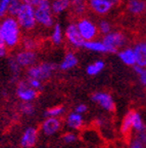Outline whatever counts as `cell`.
<instances>
[{"label":"cell","mask_w":146,"mask_h":148,"mask_svg":"<svg viewBox=\"0 0 146 148\" xmlns=\"http://www.w3.org/2000/svg\"><path fill=\"white\" fill-rule=\"evenodd\" d=\"M16 18L6 16L0 20V42L7 49H14L23 41V32Z\"/></svg>","instance_id":"cell-1"},{"label":"cell","mask_w":146,"mask_h":148,"mask_svg":"<svg viewBox=\"0 0 146 148\" xmlns=\"http://www.w3.org/2000/svg\"><path fill=\"white\" fill-rule=\"evenodd\" d=\"M35 16L37 25L44 29H51L55 25L50 0H43L38 6L35 7Z\"/></svg>","instance_id":"cell-2"},{"label":"cell","mask_w":146,"mask_h":148,"mask_svg":"<svg viewBox=\"0 0 146 148\" xmlns=\"http://www.w3.org/2000/svg\"><path fill=\"white\" fill-rule=\"evenodd\" d=\"M16 18L20 27L22 28V30L27 31V32L35 30L38 26L36 21V16H35V7L31 6V5L23 3L21 9L18 10V14L16 16Z\"/></svg>","instance_id":"cell-3"},{"label":"cell","mask_w":146,"mask_h":148,"mask_svg":"<svg viewBox=\"0 0 146 148\" xmlns=\"http://www.w3.org/2000/svg\"><path fill=\"white\" fill-rule=\"evenodd\" d=\"M76 25H77L78 30L80 32L84 41L95 40L97 38V36H98L99 32L97 24L94 21H92L90 18L82 16V18H78Z\"/></svg>","instance_id":"cell-4"},{"label":"cell","mask_w":146,"mask_h":148,"mask_svg":"<svg viewBox=\"0 0 146 148\" xmlns=\"http://www.w3.org/2000/svg\"><path fill=\"white\" fill-rule=\"evenodd\" d=\"M55 69H56V66L53 63L42 62L29 68L27 71V75L29 78H35L40 81H43L50 78Z\"/></svg>","instance_id":"cell-5"},{"label":"cell","mask_w":146,"mask_h":148,"mask_svg":"<svg viewBox=\"0 0 146 148\" xmlns=\"http://www.w3.org/2000/svg\"><path fill=\"white\" fill-rule=\"evenodd\" d=\"M104 43L107 53H114L120 51V49H122L127 42V37L122 31H114L112 30L110 34L102 36L101 39Z\"/></svg>","instance_id":"cell-6"},{"label":"cell","mask_w":146,"mask_h":148,"mask_svg":"<svg viewBox=\"0 0 146 148\" xmlns=\"http://www.w3.org/2000/svg\"><path fill=\"white\" fill-rule=\"evenodd\" d=\"M119 2L118 0H87V6L97 16H105Z\"/></svg>","instance_id":"cell-7"},{"label":"cell","mask_w":146,"mask_h":148,"mask_svg":"<svg viewBox=\"0 0 146 148\" xmlns=\"http://www.w3.org/2000/svg\"><path fill=\"white\" fill-rule=\"evenodd\" d=\"M38 95V90H34L27 80H22L18 83L16 86V96L24 103H31L36 99Z\"/></svg>","instance_id":"cell-8"},{"label":"cell","mask_w":146,"mask_h":148,"mask_svg":"<svg viewBox=\"0 0 146 148\" xmlns=\"http://www.w3.org/2000/svg\"><path fill=\"white\" fill-rule=\"evenodd\" d=\"M64 37L66 41L73 47L76 49H81L84 45V39L81 36L80 32L78 30L76 23H71L64 30Z\"/></svg>","instance_id":"cell-9"},{"label":"cell","mask_w":146,"mask_h":148,"mask_svg":"<svg viewBox=\"0 0 146 148\" xmlns=\"http://www.w3.org/2000/svg\"><path fill=\"white\" fill-rule=\"evenodd\" d=\"M14 60L16 61L22 68H29L36 65L37 62V53L35 51H28V49H21L16 53L14 57Z\"/></svg>","instance_id":"cell-10"},{"label":"cell","mask_w":146,"mask_h":148,"mask_svg":"<svg viewBox=\"0 0 146 148\" xmlns=\"http://www.w3.org/2000/svg\"><path fill=\"white\" fill-rule=\"evenodd\" d=\"M92 101L95 102L96 104L100 105L103 109L107 111H114L116 105H114V99L108 92H97L92 95Z\"/></svg>","instance_id":"cell-11"},{"label":"cell","mask_w":146,"mask_h":148,"mask_svg":"<svg viewBox=\"0 0 146 148\" xmlns=\"http://www.w3.org/2000/svg\"><path fill=\"white\" fill-rule=\"evenodd\" d=\"M62 127V120L58 117H47L41 125V131L46 136L56 134Z\"/></svg>","instance_id":"cell-12"},{"label":"cell","mask_w":146,"mask_h":148,"mask_svg":"<svg viewBox=\"0 0 146 148\" xmlns=\"http://www.w3.org/2000/svg\"><path fill=\"white\" fill-rule=\"evenodd\" d=\"M38 139V131L36 127H30L25 130L21 138V146L23 148H32Z\"/></svg>","instance_id":"cell-13"},{"label":"cell","mask_w":146,"mask_h":148,"mask_svg":"<svg viewBox=\"0 0 146 148\" xmlns=\"http://www.w3.org/2000/svg\"><path fill=\"white\" fill-rule=\"evenodd\" d=\"M136 56V65L146 68V40L139 41L133 46Z\"/></svg>","instance_id":"cell-14"},{"label":"cell","mask_w":146,"mask_h":148,"mask_svg":"<svg viewBox=\"0 0 146 148\" xmlns=\"http://www.w3.org/2000/svg\"><path fill=\"white\" fill-rule=\"evenodd\" d=\"M126 8L129 14L133 16H140L145 12L146 1L145 0H127Z\"/></svg>","instance_id":"cell-15"},{"label":"cell","mask_w":146,"mask_h":148,"mask_svg":"<svg viewBox=\"0 0 146 148\" xmlns=\"http://www.w3.org/2000/svg\"><path fill=\"white\" fill-rule=\"evenodd\" d=\"M78 62H79V60H78L77 55L73 51H68L60 62L59 69L62 71H69L77 66Z\"/></svg>","instance_id":"cell-16"},{"label":"cell","mask_w":146,"mask_h":148,"mask_svg":"<svg viewBox=\"0 0 146 148\" xmlns=\"http://www.w3.org/2000/svg\"><path fill=\"white\" fill-rule=\"evenodd\" d=\"M119 58L127 66H136V56L133 47H125L119 51Z\"/></svg>","instance_id":"cell-17"},{"label":"cell","mask_w":146,"mask_h":148,"mask_svg":"<svg viewBox=\"0 0 146 148\" xmlns=\"http://www.w3.org/2000/svg\"><path fill=\"white\" fill-rule=\"evenodd\" d=\"M50 3L54 14H62L72 7L71 0H50Z\"/></svg>","instance_id":"cell-18"},{"label":"cell","mask_w":146,"mask_h":148,"mask_svg":"<svg viewBox=\"0 0 146 148\" xmlns=\"http://www.w3.org/2000/svg\"><path fill=\"white\" fill-rule=\"evenodd\" d=\"M83 49H87V51H93V53H107L103 41L99 39L91 40V41H85L84 45H83Z\"/></svg>","instance_id":"cell-19"},{"label":"cell","mask_w":146,"mask_h":148,"mask_svg":"<svg viewBox=\"0 0 146 148\" xmlns=\"http://www.w3.org/2000/svg\"><path fill=\"white\" fill-rule=\"evenodd\" d=\"M64 31L62 29V25L59 23H55L53 26L52 31H51L50 39L54 45H60L64 42Z\"/></svg>","instance_id":"cell-20"},{"label":"cell","mask_w":146,"mask_h":148,"mask_svg":"<svg viewBox=\"0 0 146 148\" xmlns=\"http://www.w3.org/2000/svg\"><path fill=\"white\" fill-rule=\"evenodd\" d=\"M83 123H84V120H83L82 114H79L77 112H72L66 118V125L71 129L79 130L83 127Z\"/></svg>","instance_id":"cell-21"},{"label":"cell","mask_w":146,"mask_h":148,"mask_svg":"<svg viewBox=\"0 0 146 148\" xmlns=\"http://www.w3.org/2000/svg\"><path fill=\"white\" fill-rule=\"evenodd\" d=\"M104 67H105V63L101 60H97L87 66L86 73L88 74V75H90V76H96V75H98L100 72L103 71Z\"/></svg>","instance_id":"cell-22"},{"label":"cell","mask_w":146,"mask_h":148,"mask_svg":"<svg viewBox=\"0 0 146 148\" xmlns=\"http://www.w3.org/2000/svg\"><path fill=\"white\" fill-rule=\"evenodd\" d=\"M132 123H133V130H135L137 133L144 132L145 131V125L141 116L136 111H132Z\"/></svg>","instance_id":"cell-23"},{"label":"cell","mask_w":146,"mask_h":148,"mask_svg":"<svg viewBox=\"0 0 146 148\" xmlns=\"http://www.w3.org/2000/svg\"><path fill=\"white\" fill-rule=\"evenodd\" d=\"M97 27H98V32L102 36L110 34L112 31V25L108 20L106 18H101L100 21L97 23Z\"/></svg>","instance_id":"cell-24"},{"label":"cell","mask_w":146,"mask_h":148,"mask_svg":"<svg viewBox=\"0 0 146 148\" xmlns=\"http://www.w3.org/2000/svg\"><path fill=\"white\" fill-rule=\"evenodd\" d=\"M133 130V123H132V111H130L127 115L125 116L123 120V123H122L121 131L124 135L128 136Z\"/></svg>","instance_id":"cell-25"},{"label":"cell","mask_w":146,"mask_h":148,"mask_svg":"<svg viewBox=\"0 0 146 148\" xmlns=\"http://www.w3.org/2000/svg\"><path fill=\"white\" fill-rule=\"evenodd\" d=\"M22 5H23V2H22L21 0H12L11 3H10V5H9V7H8L7 16L16 18V16L18 14V10L21 9Z\"/></svg>","instance_id":"cell-26"},{"label":"cell","mask_w":146,"mask_h":148,"mask_svg":"<svg viewBox=\"0 0 146 148\" xmlns=\"http://www.w3.org/2000/svg\"><path fill=\"white\" fill-rule=\"evenodd\" d=\"M22 45H23L24 49L35 51V49L37 47V40L34 39L33 37H25V38H23Z\"/></svg>","instance_id":"cell-27"},{"label":"cell","mask_w":146,"mask_h":148,"mask_svg":"<svg viewBox=\"0 0 146 148\" xmlns=\"http://www.w3.org/2000/svg\"><path fill=\"white\" fill-rule=\"evenodd\" d=\"M64 108L62 106H55L52 108H49L45 111V115L47 117H58L62 114H64Z\"/></svg>","instance_id":"cell-28"},{"label":"cell","mask_w":146,"mask_h":148,"mask_svg":"<svg viewBox=\"0 0 146 148\" xmlns=\"http://www.w3.org/2000/svg\"><path fill=\"white\" fill-rule=\"evenodd\" d=\"M9 69H10L11 73L14 74V76H16V77L20 75V73H21L22 67L16 63L14 58H10L9 59Z\"/></svg>","instance_id":"cell-29"},{"label":"cell","mask_w":146,"mask_h":148,"mask_svg":"<svg viewBox=\"0 0 146 148\" xmlns=\"http://www.w3.org/2000/svg\"><path fill=\"white\" fill-rule=\"evenodd\" d=\"M72 9H73L74 14H75L76 16H79L82 18V16H84V14L87 12L88 6H87V3H83V4L73 5V6H72Z\"/></svg>","instance_id":"cell-30"},{"label":"cell","mask_w":146,"mask_h":148,"mask_svg":"<svg viewBox=\"0 0 146 148\" xmlns=\"http://www.w3.org/2000/svg\"><path fill=\"white\" fill-rule=\"evenodd\" d=\"M12 0H0V18H2L7 16L8 7Z\"/></svg>","instance_id":"cell-31"},{"label":"cell","mask_w":146,"mask_h":148,"mask_svg":"<svg viewBox=\"0 0 146 148\" xmlns=\"http://www.w3.org/2000/svg\"><path fill=\"white\" fill-rule=\"evenodd\" d=\"M21 110L26 115H32V114H34L35 107L33 106L32 103H24L21 107Z\"/></svg>","instance_id":"cell-32"},{"label":"cell","mask_w":146,"mask_h":148,"mask_svg":"<svg viewBox=\"0 0 146 148\" xmlns=\"http://www.w3.org/2000/svg\"><path fill=\"white\" fill-rule=\"evenodd\" d=\"M27 81L28 83L30 84V86H32L34 90H39L42 88V81L38 80V79H35V78H27Z\"/></svg>","instance_id":"cell-33"},{"label":"cell","mask_w":146,"mask_h":148,"mask_svg":"<svg viewBox=\"0 0 146 148\" xmlns=\"http://www.w3.org/2000/svg\"><path fill=\"white\" fill-rule=\"evenodd\" d=\"M62 140H64V143L72 144V143H74V142H76V140H77V136H76L74 133H66V134L62 137Z\"/></svg>","instance_id":"cell-34"},{"label":"cell","mask_w":146,"mask_h":148,"mask_svg":"<svg viewBox=\"0 0 146 148\" xmlns=\"http://www.w3.org/2000/svg\"><path fill=\"white\" fill-rule=\"evenodd\" d=\"M144 146H145V144H144L142 141H140L139 139L136 137V138L132 141V143H131L130 148H144Z\"/></svg>","instance_id":"cell-35"},{"label":"cell","mask_w":146,"mask_h":148,"mask_svg":"<svg viewBox=\"0 0 146 148\" xmlns=\"http://www.w3.org/2000/svg\"><path fill=\"white\" fill-rule=\"evenodd\" d=\"M22 2L24 4H28V5H31L33 7H37L40 3L43 1V0H21Z\"/></svg>","instance_id":"cell-36"},{"label":"cell","mask_w":146,"mask_h":148,"mask_svg":"<svg viewBox=\"0 0 146 148\" xmlns=\"http://www.w3.org/2000/svg\"><path fill=\"white\" fill-rule=\"evenodd\" d=\"M7 53H8V49H7V47L2 43V42H0V59L6 57Z\"/></svg>","instance_id":"cell-37"},{"label":"cell","mask_w":146,"mask_h":148,"mask_svg":"<svg viewBox=\"0 0 146 148\" xmlns=\"http://www.w3.org/2000/svg\"><path fill=\"white\" fill-rule=\"evenodd\" d=\"M87 110H88V108H87L86 105L85 104H79L77 107H76L75 112H77V113H79V114H84L85 112H87Z\"/></svg>","instance_id":"cell-38"},{"label":"cell","mask_w":146,"mask_h":148,"mask_svg":"<svg viewBox=\"0 0 146 148\" xmlns=\"http://www.w3.org/2000/svg\"><path fill=\"white\" fill-rule=\"evenodd\" d=\"M139 77H140V81L143 86H146V68H143V70L141 71V73L139 74Z\"/></svg>","instance_id":"cell-39"},{"label":"cell","mask_w":146,"mask_h":148,"mask_svg":"<svg viewBox=\"0 0 146 148\" xmlns=\"http://www.w3.org/2000/svg\"><path fill=\"white\" fill-rule=\"evenodd\" d=\"M72 1V6L73 5H78V4H83V3H87V0H71Z\"/></svg>","instance_id":"cell-40"},{"label":"cell","mask_w":146,"mask_h":148,"mask_svg":"<svg viewBox=\"0 0 146 148\" xmlns=\"http://www.w3.org/2000/svg\"><path fill=\"white\" fill-rule=\"evenodd\" d=\"M145 12H146V9H145Z\"/></svg>","instance_id":"cell-41"},{"label":"cell","mask_w":146,"mask_h":148,"mask_svg":"<svg viewBox=\"0 0 146 148\" xmlns=\"http://www.w3.org/2000/svg\"><path fill=\"white\" fill-rule=\"evenodd\" d=\"M118 1H120V0H118Z\"/></svg>","instance_id":"cell-42"}]
</instances>
